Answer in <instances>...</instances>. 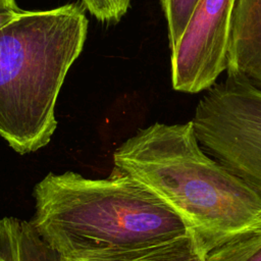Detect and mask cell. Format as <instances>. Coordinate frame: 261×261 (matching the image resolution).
I'll list each match as a JSON object with an SVG mask.
<instances>
[{
    "label": "cell",
    "mask_w": 261,
    "mask_h": 261,
    "mask_svg": "<svg viewBox=\"0 0 261 261\" xmlns=\"http://www.w3.org/2000/svg\"><path fill=\"white\" fill-rule=\"evenodd\" d=\"M113 165L173 209L207 254L261 228V196L203 149L192 120L139 129L115 150Z\"/></svg>",
    "instance_id": "cell-1"
},
{
    "label": "cell",
    "mask_w": 261,
    "mask_h": 261,
    "mask_svg": "<svg viewBox=\"0 0 261 261\" xmlns=\"http://www.w3.org/2000/svg\"><path fill=\"white\" fill-rule=\"evenodd\" d=\"M32 224L63 261L152 246L186 233L185 220L137 179L48 173L34 188Z\"/></svg>",
    "instance_id": "cell-2"
},
{
    "label": "cell",
    "mask_w": 261,
    "mask_h": 261,
    "mask_svg": "<svg viewBox=\"0 0 261 261\" xmlns=\"http://www.w3.org/2000/svg\"><path fill=\"white\" fill-rule=\"evenodd\" d=\"M84 10H23L0 29V137L18 154L48 145L57 127V97L87 38Z\"/></svg>",
    "instance_id": "cell-3"
},
{
    "label": "cell",
    "mask_w": 261,
    "mask_h": 261,
    "mask_svg": "<svg viewBox=\"0 0 261 261\" xmlns=\"http://www.w3.org/2000/svg\"><path fill=\"white\" fill-rule=\"evenodd\" d=\"M192 122L203 149L261 196V90L226 77L205 92Z\"/></svg>",
    "instance_id": "cell-4"
},
{
    "label": "cell",
    "mask_w": 261,
    "mask_h": 261,
    "mask_svg": "<svg viewBox=\"0 0 261 261\" xmlns=\"http://www.w3.org/2000/svg\"><path fill=\"white\" fill-rule=\"evenodd\" d=\"M236 1L198 0L181 36L170 49L171 84L175 91H207L226 70Z\"/></svg>",
    "instance_id": "cell-5"
},
{
    "label": "cell",
    "mask_w": 261,
    "mask_h": 261,
    "mask_svg": "<svg viewBox=\"0 0 261 261\" xmlns=\"http://www.w3.org/2000/svg\"><path fill=\"white\" fill-rule=\"evenodd\" d=\"M225 71L261 90V0L236 1Z\"/></svg>",
    "instance_id": "cell-6"
},
{
    "label": "cell",
    "mask_w": 261,
    "mask_h": 261,
    "mask_svg": "<svg viewBox=\"0 0 261 261\" xmlns=\"http://www.w3.org/2000/svg\"><path fill=\"white\" fill-rule=\"evenodd\" d=\"M59 257L41 239L31 221L0 218V261H58Z\"/></svg>",
    "instance_id": "cell-7"
},
{
    "label": "cell",
    "mask_w": 261,
    "mask_h": 261,
    "mask_svg": "<svg viewBox=\"0 0 261 261\" xmlns=\"http://www.w3.org/2000/svg\"><path fill=\"white\" fill-rule=\"evenodd\" d=\"M80 261H207V253L189 229L181 236L152 246L98 254Z\"/></svg>",
    "instance_id": "cell-8"
},
{
    "label": "cell",
    "mask_w": 261,
    "mask_h": 261,
    "mask_svg": "<svg viewBox=\"0 0 261 261\" xmlns=\"http://www.w3.org/2000/svg\"><path fill=\"white\" fill-rule=\"evenodd\" d=\"M207 261H261V228L213 249Z\"/></svg>",
    "instance_id": "cell-9"
},
{
    "label": "cell",
    "mask_w": 261,
    "mask_h": 261,
    "mask_svg": "<svg viewBox=\"0 0 261 261\" xmlns=\"http://www.w3.org/2000/svg\"><path fill=\"white\" fill-rule=\"evenodd\" d=\"M167 22L169 48L172 49L181 36L198 0H160Z\"/></svg>",
    "instance_id": "cell-10"
},
{
    "label": "cell",
    "mask_w": 261,
    "mask_h": 261,
    "mask_svg": "<svg viewBox=\"0 0 261 261\" xmlns=\"http://www.w3.org/2000/svg\"><path fill=\"white\" fill-rule=\"evenodd\" d=\"M81 3L97 20L115 23L127 12L130 0H81Z\"/></svg>",
    "instance_id": "cell-11"
},
{
    "label": "cell",
    "mask_w": 261,
    "mask_h": 261,
    "mask_svg": "<svg viewBox=\"0 0 261 261\" xmlns=\"http://www.w3.org/2000/svg\"><path fill=\"white\" fill-rule=\"evenodd\" d=\"M6 11H14V12H21L22 9H20L15 0H0V12H6Z\"/></svg>",
    "instance_id": "cell-12"
},
{
    "label": "cell",
    "mask_w": 261,
    "mask_h": 261,
    "mask_svg": "<svg viewBox=\"0 0 261 261\" xmlns=\"http://www.w3.org/2000/svg\"><path fill=\"white\" fill-rule=\"evenodd\" d=\"M23 11V10H22ZM21 11V12H22ZM18 13L20 12H14V11H6V12H0V29L7 24L10 20H12Z\"/></svg>",
    "instance_id": "cell-13"
},
{
    "label": "cell",
    "mask_w": 261,
    "mask_h": 261,
    "mask_svg": "<svg viewBox=\"0 0 261 261\" xmlns=\"http://www.w3.org/2000/svg\"><path fill=\"white\" fill-rule=\"evenodd\" d=\"M58 261H63V260H62V259H61V258H60V257H59V259H58Z\"/></svg>",
    "instance_id": "cell-14"
}]
</instances>
